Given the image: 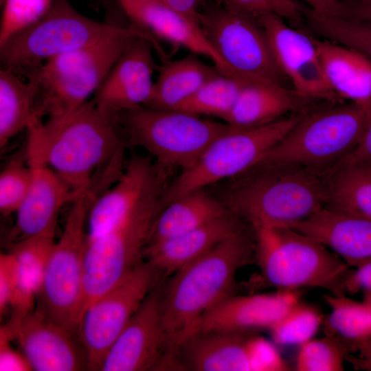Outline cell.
Returning <instances> with one entry per match:
<instances>
[{"instance_id":"40","label":"cell","mask_w":371,"mask_h":371,"mask_svg":"<svg viewBox=\"0 0 371 371\" xmlns=\"http://www.w3.org/2000/svg\"><path fill=\"white\" fill-rule=\"evenodd\" d=\"M17 284L16 260L10 251L0 256V312L1 315L10 302Z\"/></svg>"},{"instance_id":"28","label":"cell","mask_w":371,"mask_h":371,"mask_svg":"<svg viewBox=\"0 0 371 371\" xmlns=\"http://www.w3.org/2000/svg\"><path fill=\"white\" fill-rule=\"evenodd\" d=\"M230 213L219 198L205 189L185 194L167 204L159 214L147 247L195 229Z\"/></svg>"},{"instance_id":"50","label":"cell","mask_w":371,"mask_h":371,"mask_svg":"<svg viewBox=\"0 0 371 371\" xmlns=\"http://www.w3.org/2000/svg\"><path fill=\"white\" fill-rule=\"evenodd\" d=\"M5 0H0L1 6L3 5Z\"/></svg>"},{"instance_id":"46","label":"cell","mask_w":371,"mask_h":371,"mask_svg":"<svg viewBox=\"0 0 371 371\" xmlns=\"http://www.w3.org/2000/svg\"><path fill=\"white\" fill-rule=\"evenodd\" d=\"M166 5L199 23V16L205 0H162Z\"/></svg>"},{"instance_id":"43","label":"cell","mask_w":371,"mask_h":371,"mask_svg":"<svg viewBox=\"0 0 371 371\" xmlns=\"http://www.w3.org/2000/svg\"><path fill=\"white\" fill-rule=\"evenodd\" d=\"M339 163L371 164V106L367 123L358 144Z\"/></svg>"},{"instance_id":"19","label":"cell","mask_w":371,"mask_h":371,"mask_svg":"<svg viewBox=\"0 0 371 371\" xmlns=\"http://www.w3.org/2000/svg\"><path fill=\"white\" fill-rule=\"evenodd\" d=\"M299 298L297 290L245 295L233 294L208 311L193 333L269 330Z\"/></svg>"},{"instance_id":"35","label":"cell","mask_w":371,"mask_h":371,"mask_svg":"<svg viewBox=\"0 0 371 371\" xmlns=\"http://www.w3.org/2000/svg\"><path fill=\"white\" fill-rule=\"evenodd\" d=\"M317 309L300 300L270 328L273 341L281 346H301L313 339L322 322Z\"/></svg>"},{"instance_id":"33","label":"cell","mask_w":371,"mask_h":371,"mask_svg":"<svg viewBox=\"0 0 371 371\" xmlns=\"http://www.w3.org/2000/svg\"><path fill=\"white\" fill-rule=\"evenodd\" d=\"M304 21L316 34L360 52L371 60V21L319 13L302 5Z\"/></svg>"},{"instance_id":"7","label":"cell","mask_w":371,"mask_h":371,"mask_svg":"<svg viewBox=\"0 0 371 371\" xmlns=\"http://www.w3.org/2000/svg\"><path fill=\"white\" fill-rule=\"evenodd\" d=\"M107 188L104 181H95L69 203L63 234L52 249L37 295L36 310L77 335L88 216L93 203Z\"/></svg>"},{"instance_id":"4","label":"cell","mask_w":371,"mask_h":371,"mask_svg":"<svg viewBox=\"0 0 371 371\" xmlns=\"http://www.w3.org/2000/svg\"><path fill=\"white\" fill-rule=\"evenodd\" d=\"M153 36L133 25H118L95 43L58 56L30 74L37 116L69 112L87 101L125 49L138 37Z\"/></svg>"},{"instance_id":"36","label":"cell","mask_w":371,"mask_h":371,"mask_svg":"<svg viewBox=\"0 0 371 371\" xmlns=\"http://www.w3.org/2000/svg\"><path fill=\"white\" fill-rule=\"evenodd\" d=\"M350 352L348 345L341 341L337 335L326 334L300 346L295 368L298 371H341Z\"/></svg>"},{"instance_id":"10","label":"cell","mask_w":371,"mask_h":371,"mask_svg":"<svg viewBox=\"0 0 371 371\" xmlns=\"http://www.w3.org/2000/svg\"><path fill=\"white\" fill-rule=\"evenodd\" d=\"M303 115H291L254 127L231 126L212 142L192 166L181 171L167 186L161 199L162 209L185 194L238 177L254 168Z\"/></svg>"},{"instance_id":"25","label":"cell","mask_w":371,"mask_h":371,"mask_svg":"<svg viewBox=\"0 0 371 371\" xmlns=\"http://www.w3.org/2000/svg\"><path fill=\"white\" fill-rule=\"evenodd\" d=\"M326 80L339 100L371 106V60L341 44L313 37Z\"/></svg>"},{"instance_id":"30","label":"cell","mask_w":371,"mask_h":371,"mask_svg":"<svg viewBox=\"0 0 371 371\" xmlns=\"http://www.w3.org/2000/svg\"><path fill=\"white\" fill-rule=\"evenodd\" d=\"M323 172L325 207L371 220V164L338 163Z\"/></svg>"},{"instance_id":"23","label":"cell","mask_w":371,"mask_h":371,"mask_svg":"<svg viewBox=\"0 0 371 371\" xmlns=\"http://www.w3.org/2000/svg\"><path fill=\"white\" fill-rule=\"evenodd\" d=\"M163 170L148 158L131 157L118 179L93 203L88 216L87 242L108 232Z\"/></svg>"},{"instance_id":"38","label":"cell","mask_w":371,"mask_h":371,"mask_svg":"<svg viewBox=\"0 0 371 371\" xmlns=\"http://www.w3.org/2000/svg\"><path fill=\"white\" fill-rule=\"evenodd\" d=\"M54 1L5 0L2 5L0 45L14 34L45 15L49 10Z\"/></svg>"},{"instance_id":"2","label":"cell","mask_w":371,"mask_h":371,"mask_svg":"<svg viewBox=\"0 0 371 371\" xmlns=\"http://www.w3.org/2000/svg\"><path fill=\"white\" fill-rule=\"evenodd\" d=\"M254 258V236L244 228L160 284L161 319L172 350L208 311L234 294L237 272Z\"/></svg>"},{"instance_id":"22","label":"cell","mask_w":371,"mask_h":371,"mask_svg":"<svg viewBox=\"0 0 371 371\" xmlns=\"http://www.w3.org/2000/svg\"><path fill=\"white\" fill-rule=\"evenodd\" d=\"M292 228L330 249L350 267L371 260V220L324 207Z\"/></svg>"},{"instance_id":"3","label":"cell","mask_w":371,"mask_h":371,"mask_svg":"<svg viewBox=\"0 0 371 371\" xmlns=\"http://www.w3.org/2000/svg\"><path fill=\"white\" fill-rule=\"evenodd\" d=\"M219 199L253 227H290L324 207L322 171L297 165L256 167L238 177Z\"/></svg>"},{"instance_id":"12","label":"cell","mask_w":371,"mask_h":371,"mask_svg":"<svg viewBox=\"0 0 371 371\" xmlns=\"http://www.w3.org/2000/svg\"><path fill=\"white\" fill-rule=\"evenodd\" d=\"M199 23L214 48L236 76L286 88L291 87L256 15L232 11L218 4L203 8Z\"/></svg>"},{"instance_id":"21","label":"cell","mask_w":371,"mask_h":371,"mask_svg":"<svg viewBox=\"0 0 371 371\" xmlns=\"http://www.w3.org/2000/svg\"><path fill=\"white\" fill-rule=\"evenodd\" d=\"M243 229L240 218L230 213L195 229L148 246L144 259L154 266L163 283L176 271Z\"/></svg>"},{"instance_id":"29","label":"cell","mask_w":371,"mask_h":371,"mask_svg":"<svg viewBox=\"0 0 371 371\" xmlns=\"http://www.w3.org/2000/svg\"><path fill=\"white\" fill-rule=\"evenodd\" d=\"M54 235L29 238L10 245L17 264V284L10 305L11 319L19 320L34 310L47 262L55 244Z\"/></svg>"},{"instance_id":"44","label":"cell","mask_w":371,"mask_h":371,"mask_svg":"<svg viewBox=\"0 0 371 371\" xmlns=\"http://www.w3.org/2000/svg\"><path fill=\"white\" fill-rule=\"evenodd\" d=\"M350 351L357 352V356L348 354L346 360L355 370L371 371V337L348 341Z\"/></svg>"},{"instance_id":"31","label":"cell","mask_w":371,"mask_h":371,"mask_svg":"<svg viewBox=\"0 0 371 371\" xmlns=\"http://www.w3.org/2000/svg\"><path fill=\"white\" fill-rule=\"evenodd\" d=\"M31 85L12 71L0 70V146L40 121Z\"/></svg>"},{"instance_id":"26","label":"cell","mask_w":371,"mask_h":371,"mask_svg":"<svg viewBox=\"0 0 371 371\" xmlns=\"http://www.w3.org/2000/svg\"><path fill=\"white\" fill-rule=\"evenodd\" d=\"M307 100L293 89L269 82H251L223 120L234 127L262 126L286 117Z\"/></svg>"},{"instance_id":"45","label":"cell","mask_w":371,"mask_h":371,"mask_svg":"<svg viewBox=\"0 0 371 371\" xmlns=\"http://www.w3.org/2000/svg\"><path fill=\"white\" fill-rule=\"evenodd\" d=\"M335 16L371 21V0H341Z\"/></svg>"},{"instance_id":"18","label":"cell","mask_w":371,"mask_h":371,"mask_svg":"<svg viewBox=\"0 0 371 371\" xmlns=\"http://www.w3.org/2000/svg\"><path fill=\"white\" fill-rule=\"evenodd\" d=\"M258 332L196 331L172 354V370L258 371Z\"/></svg>"},{"instance_id":"20","label":"cell","mask_w":371,"mask_h":371,"mask_svg":"<svg viewBox=\"0 0 371 371\" xmlns=\"http://www.w3.org/2000/svg\"><path fill=\"white\" fill-rule=\"evenodd\" d=\"M29 191L16 210L10 244L32 237L54 235L62 208L76 196L49 168L30 166Z\"/></svg>"},{"instance_id":"34","label":"cell","mask_w":371,"mask_h":371,"mask_svg":"<svg viewBox=\"0 0 371 371\" xmlns=\"http://www.w3.org/2000/svg\"><path fill=\"white\" fill-rule=\"evenodd\" d=\"M331 308L327 319V333L353 341L371 337V306L346 295H324Z\"/></svg>"},{"instance_id":"16","label":"cell","mask_w":371,"mask_h":371,"mask_svg":"<svg viewBox=\"0 0 371 371\" xmlns=\"http://www.w3.org/2000/svg\"><path fill=\"white\" fill-rule=\"evenodd\" d=\"M4 328L16 339L32 370H89L85 350L76 335L32 310Z\"/></svg>"},{"instance_id":"13","label":"cell","mask_w":371,"mask_h":371,"mask_svg":"<svg viewBox=\"0 0 371 371\" xmlns=\"http://www.w3.org/2000/svg\"><path fill=\"white\" fill-rule=\"evenodd\" d=\"M159 284L156 269L144 259L86 310L78 337L85 350L89 370L100 371L111 346L145 298Z\"/></svg>"},{"instance_id":"14","label":"cell","mask_w":371,"mask_h":371,"mask_svg":"<svg viewBox=\"0 0 371 371\" xmlns=\"http://www.w3.org/2000/svg\"><path fill=\"white\" fill-rule=\"evenodd\" d=\"M172 356V345L161 319L159 284L111 346L100 371L169 370Z\"/></svg>"},{"instance_id":"49","label":"cell","mask_w":371,"mask_h":371,"mask_svg":"<svg viewBox=\"0 0 371 371\" xmlns=\"http://www.w3.org/2000/svg\"><path fill=\"white\" fill-rule=\"evenodd\" d=\"M363 302L371 306V290L363 291Z\"/></svg>"},{"instance_id":"1","label":"cell","mask_w":371,"mask_h":371,"mask_svg":"<svg viewBox=\"0 0 371 371\" xmlns=\"http://www.w3.org/2000/svg\"><path fill=\"white\" fill-rule=\"evenodd\" d=\"M27 131L28 164L49 168L77 196L125 148L115 120L92 100Z\"/></svg>"},{"instance_id":"42","label":"cell","mask_w":371,"mask_h":371,"mask_svg":"<svg viewBox=\"0 0 371 371\" xmlns=\"http://www.w3.org/2000/svg\"><path fill=\"white\" fill-rule=\"evenodd\" d=\"M345 293L355 294L360 291L371 290V260L350 270L343 282Z\"/></svg>"},{"instance_id":"9","label":"cell","mask_w":371,"mask_h":371,"mask_svg":"<svg viewBox=\"0 0 371 371\" xmlns=\"http://www.w3.org/2000/svg\"><path fill=\"white\" fill-rule=\"evenodd\" d=\"M370 108L349 102L304 114L254 168L297 165L319 171L328 169L357 146Z\"/></svg>"},{"instance_id":"24","label":"cell","mask_w":371,"mask_h":371,"mask_svg":"<svg viewBox=\"0 0 371 371\" xmlns=\"http://www.w3.org/2000/svg\"><path fill=\"white\" fill-rule=\"evenodd\" d=\"M125 12L135 25L175 45L210 58L223 74L240 77L226 65L198 22L171 8L162 0L146 2Z\"/></svg>"},{"instance_id":"37","label":"cell","mask_w":371,"mask_h":371,"mask_svg":"<svg viewBox=\"0 0 371 371\" xmlns=\"http://www.w3.org/2000/svg\"><path fill=\"white\" fill-rule=\"evenodd\" d=\"M32 179V169L25 153L11 159L0 174V211L4 216L15 213L25 199Z\"/></svg>"},{"instance_id":"41","label":"cell","mask_w":371,"mask_h":371,"mask_svg":"<svg viewBox=\"0 0 371 371\" xmlns=\"http://www.w3.org/2000/svg\"><path fill=\"white\" fill-rule=\"evenodd\" d=\"M12 340L10 335L3 328H1L0 336V370H32L30 366L23 353L15 351L10 346Z\"/></svg>"},{"instance_id":"8","label":"cell","mask_w":371,"mask_h":371,"mask_svg":"<svg viewBox=\"0 0 371 371\" xmlns=\"http://www.w3.org/2000/svg\"><path fill=\"white\" fill-rule=\"evenodd\" d=\"M127 142L146 150L168 172L192 166L217 137L231 126L185 111L138 106L115 117Z\"/></svg>"},{"instance_id":"15","label":"cell","mask_w":371,"mask_h":371,"mask_svg":"<svg viewBox=\"0 0 371 371\" xmlns=\"http://www.w3.org/2000/svg\"><path fill=\"white\" fill-rule=\"evenodd\" d=\"M275 58L292 89L308 99L339 100L328 86L313 37L292 28L271 12L256 15Z\"/></svg>"},{"instance_id":"47","label":"cell","mask_w":371,"mask_h":371,"mask_svg":"<svg viewBox=\"0 0 371 371\" xmlns=\"http://www.w3.org/2000/svg\"><path fill=\"white\" fill-rule=\"evenodd\" d=\"M308 7L319 13L335 15L341 0H304Z\"/></svg>"},{"instance_id":"17","label":"cell","mask_w":371,"mask_h":371,"mask_svg":"<svg viewBox=\"0 0 371 371\" xmlns=\"http://www.w3.org/2000/svg\"><path fill=\"white\" fill-rule=\"evenodd\" d=\"M153 49L162 54L153 36L138 37L121 54L94 93L92 100L100 111L115 119L120 113L147 102L157 69Z\"/></svg>"},{"instance_id":"32","label":"cell","mask_w":371,"mask_h":371,"mask_svg":"<svg viewBox=\"0 0 371 371\" xmlns=\"http://www.w3.org/2000/svg\"><path fill=\"white\" fill-rule=\"evenodd\" d=\"M254 80L221 74L204 83L179 105V110L223 120L232 110L243 89Z\"/></svg>"},{"instance_id":"11","label":"cell","mask_w":371,"mask_h":371,"mask_svg":"<svg viewBox=\"0 0 371 371\" xmlns=\"http://www.w3.org/2000/svg\"><path fill=\"white\" fill-rule=\"evenodd\" d=\"M119 25L100 22L78 12L67 0L0 45L1 69L25 80L46 61L93 44Z\"/></svg>"},{"instance_id":"27","label":"cell","mask_w":371,"mask_h":371,"mask_svg":"<svg viewBox=\"0 0 371 371\" xmlns=\"http://www.w3.org/2000/svg\"><path fill=\"white\" fill-rule=\"evenodd\" d=\"M157 68V79L143 106L159 110L175 109L207 80L223 74L192 52L180 59L166 61Z\"/></svg>"},{"instance_id":"5","label":"cell","mask_w":371,"mask_h":371,"mask_svg":"<svg viewBox=\"0 0 371 371\" xmlns=\"http://www.w3.org/2000/svg\"><path fill=\"white\" fill-rule=\"evenodd\" d=\"M168 172H162L102 236L87 242L80 319L98 298L120 283L142 260L159 214Z\"/></svg>"},{"instance_id":"48","label":"cell","mask_w":371,"mask_h":371,"mask_svg":"<svg viewBox=\"0 0 371 371\" xmlns=\"http://www.w3.org/2000/svg\"><path fill=\"white\" fill-rule=\"evenodd\" d=\"M150 1H154V0H119V2L121 4L124 12H126L128 9L135 5H137L146 3V2H148Z\"/></svg>"},{"instance_id":"39","label":"cell","mask_w":371,"mask_h":371,"mask_svg":"<svg viewBox=\"0 0 371 371\" xmlns=\"http://www.w3.org/2000/svg\"><path fill=\"white\" fill-rule=\"evenodd\" d=\"M223 8L235 12L257 15L271 12L300 24L304 21L302 4L295 0H218Z\"/></svg>"},{"instance_id":"6","label":"cell","mask_w":371,"mask_h":371,"mask_svg":"<svg viewBox=\"0 0 371 371\" xmlns=\"http://www.w3.org/2000/svg\"><path fill=\"white\" fill-rule=\"evenodd\" d=\"M253 229L260 269L256 285L277 291L316 287L334 295H346L343 282L350 267L328 247L290 227L256 226Z\"/></svg>"}]
</instances>
